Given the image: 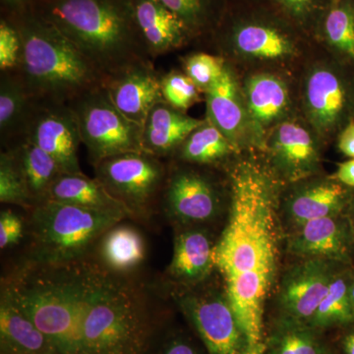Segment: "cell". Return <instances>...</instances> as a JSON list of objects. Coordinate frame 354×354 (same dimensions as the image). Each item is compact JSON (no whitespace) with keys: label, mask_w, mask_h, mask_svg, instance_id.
<instances>
[{"label":"cell","mask_w":354,"mask_h":354,"mask_svg":"<svg viewBox=\"0 0 354 354\" xmlns=\"http://www.w3.org/2000/svg\"><path fill=\"white\" fill-rule=\"evenodd\" d=\"M228 216L216 243V270L243 337L245 354H266V302L276 281L283 185L260 151L227 165Z\"/></svg>","instance_id":"cell-1"},{"label":"cell","mask_w":354,"mask_h":354,"mask_svg":"<svg viewBox=\"0 0 354 354\" xmlns=\"http://www.w3.org/2000/svg\"><path fill=\"white\" fill-rule=\"evenodd\" d=\"M239 73L271 71L297 76L317 43L268 1L228 6L209 39Z\"/></svg>","instance_id":"cell-2"},{"label":"cell","mask_w":354,"mask_h":354,"mask_svg":"<svg viewBox=\"0 0 354 354\" xmlns=\"http://www.w3.org/2000/svg\"><path fill=\"white\" fill-rule=\"evenodd\" d=\"M82 53L102 79L137 62H153L131 0H46L32 9Z\"/></svg>","instance_id":"cell-3"},{"label":"cell","mask_w":354,"mask_h":354,"mask_svg":"<svg viewBox=\"0 0 354 354\" xmlns=\"http://www.w3.org/2000/svg\"><path fill=\"white\" fill-rule=\"evenodd\" d=\"M80 271L84 354H144L148 316L141 291L91 256Z\"/></svg>","instance_id":"cell-4"},{"label":"cell","mask_w":354,"mask_h":354,"mask_svg":"<svg viewBox=\"0 0 354 354\" xmlns=\"http://www.w3.org/2000/svg\"><path fill=\"white\" fill-rule=\"evenodd\" d=\"M23 41L22 64L16 70L36 101L68 104L102 85V76L50 21L35 10L10 20Z\"/></svg>","instance_id":"cell-5"},{"label":"cell","mask_w":354,"mask_h":354,"mask_svg":"<svg viewBox=\"0 0 354 354\" xmlns=\"http://www.w3.org/2000/svg\"><path fill=\"white\" fill-rule=\"evenodd\" d=\"M81 260L64 264L23 262L2 278L59 354H84Z\"/></svg>","instance_id":"cell-6"},{"label":"cell","mask_w":354,"mask_h":354,"mask_svg":"<svg viewBox=\"0 0 354 354\" xmlns=\"http://www.w3.org/2000/svg\"><path fill=\"white\" fill-rule=\"evenodd\" d=\"M30 245L23 262L64 264L91 256L102 235L129 216L44 201L28 211Z\"/></svg>","instance_id":"cell-7"},{"label":"cell","mask_w":354,"mask_h":354,"mask_svg":"<svg viewBox=\"0 0 354 354\" xmlns=\"http://www.w3.org/2000/svg\"><path fill=\"white\" fill-rule=\"evenodd\" d=\"M298 111L326 145L354 121V68L318 44L297 77Z\"/></svg>","instance_id":"cell-8"},{"label":"cell","mask_w":354,"mask_h":354,"mask_svg":"<svg viewBox=\"0 0 354 354\" xmlns=\"http://www.w3.org/2000/svg\"><path fill=\"white\" fill-rule=\"evenodd\" d=\"M68 106L75 114L93 167L113 156L143 152V127L116 108L102 85L79 95Z\"/></svg>","instance_id":"cell-9"},{"label":"cell","mask_w":354,"mask_h":354,"mask_svg":"<svg viewBox=\"0 0 354 354\" xmlns=\"http://www.w3.org/2000/svg\"><path fill=\"white\" fill-rule=\"evenodd\" d=\"M216 171L169 160L160 199L169 220L181 227H200L221 215L228 204V183L223 185Z\"/></svg>","instance_id":"cell-10"},{"label":"cell","mask_w":354,"mask_h":354,"mask_svg":"<svg viewBox=\"0 0 354 354\" xmlns=\"http://www.w3.org/2000/svg\"><path fill=\"white\" fill-rule=\"evenodd\" d=\"M95 178L118 201L132 218H149L160 204L169 164L147 152L120 153L94 165Z\"/></svg>","instance_id":"cell-11"},{"label":"cell","mask_w":354,"mask_h":354,"mask_svg":"<svg viewBox=\"0 0 354 354\" xmlns=\"http://www.w3.org/2000/svg\"><path fill=\"white\" fill-rule=\"evenodd\" d=\"M176 286L172 298L189 318L209 354H245L243 337L225 288Z\"/></svg>","instance_id":"cell-12"},{"label":"cell","mask_w":354,"mask_h":354,"mask_svg":"<svg viewBox=\"0 0 354 354\" xmlns=\"http://www.w3.org/2000/svg\"><path fill=\"white\" fill-rule=\"evenodd\" d=\"M327 145L308 122L298 114L267 135L261 153L283 185L322 174Z\"/></svg>","instance_id":"cell-13"},{"label":"cell","mask_w":354,"mask_h":354,"mask_svg":"<svg viewBox=\"0 0 354 354\" xmlns=\"http://www.w3.org/2000/svg\"><path fill=\"white\" fill-rule=\"evenodd\" d=\"M242 95L259 151L267 135L299 114L297 77L271 71L239 73Z\"/></svg>","instance_id":"cell-14"},{"label":"cell","mask_w":354,"mask_h":354,"mask_svg":"<svg viewBox=\"0 0 354 354\" xmlns=\"http://www.w3.org/2000/svg\"><path fill=\"white\" fill-rule=\"evenodd\" d=\"M23 139L48 153L64 174H83L78 160L82 140L68 104L34 100Z\"/></svg>","instance_id":"cell-15"},{"label":"cell","mask_w":354,"mask_h":354,"mask_svg":"<svg viewBox=\"0 0 354 354\" xmlns=\"http://www.w3.org/2000/svg\"><path fill=\"white\" fill-rule=\"evenodd\" d=\"M351 188L334 176L322 174L283 185L279 198V213L290 230L317 218L342 215L351 204Z\"/></svg>","instance_id":"cell-16"},{"label":"cell","mask_w":354,"mask_h":354,"mask_svg":"<svg viewBox=\"0 0 354 354\" xmlns=\"http://www.w3.org/2000/svg\"><path fill=\"white\" fill-rule=\"evenodd\" d=\"M337 263L302 259L283 274L277 301L286 320L308 324L325 297Z\"/></svg>","instance_id":"cell-17"},{"label":"cell","mask_w":354,"mask_h":354,"mask_svg":"<svg viewBox=\"0 0 354 354\" xmlns=\"http://www.w3.org/2000/svg\"><path fill=\"white\" fill-rule=\"evenodd\" d=\"M207 120L211 121L239 150L259 151L242 95L239 72L228 62L220 78L204 93Z\"/></svg>","instance_id":"cell-18"},{"label":"cell","mask_w":354,"mask_h":354,"mask_svg":"<svg viewBox=\"0 0 354 354\" xmlns=\"http://www.w3.org/2000/svg\"><path fill=\"white\" fill-rule=\"evenodd\" d=\"M116 108L128 120L143 127L151 109L164 101L160 75L153 62H137L102 80Z\"/></svg>","instance_id":"cell-19"},{"label":"cell","mask_w":354,"mask_h":354,"mask_svg":"<svg viewBox=\"0 0 354 354\" xmlns=\"http://www.w3.org/2000/svg\"><path fill=\"white\" fill-rule=\"evenodd\" d=\"M354 230L349 218L326 216L290 230L288 251L301 259H323L346 264L353 251Z\"/></svg>","instance_id":"cell-20"},{"label":"cell","mask_w":354,"mask_h":354,"mask_svg":"<svg viewBox=\"0 0 354 354\" xmlns=\"http://www.w3.org/2000/svg\"><path fill=\"white\" fill-rule=\"evenodd\" d=\"M133 14L152 59L181 50L194 41L183 21L160 0H131Z\"/></svg>","instance_id":"cell-21"},{"label":"cell","mask_w":354,"mask_h":354,"mask_svg":"<svg viewBox=\"0 0 354 354\" xmlns=\"http://www.w3.org/2000/svg\"><path fill=\"white\" fill-rule=\"evenodd\" d=\"M206 230L183 227L174 237V255L167 278L177 286H192L208 281L216 270L215 249Z\"/></svg>","instance_id":"cell-22"},{"label":"cell","mask_w":354,"mask_h":354,"mask_svg":"<svg viewBox=\"0 0 354 354\" xmlns=\"http://www.w3.org/2000/svg\"><path fill=\"white\" fill-rule=\"evenodd\" d=\"M0 346L1 354H59L53 342L26 314L10 288L2 281Z\"/></svg>","instance_id":"cell-23"},{"label":"cell","mask_w":354,"mask_h":354,"mask_svg":"<svg viewBox=\"0 0 354 354\" xmlns=\"http://www.w3.org/2000/svg\"><path fill=\"white\" fill-rule=\"evenodd\" d=\"M205 118H195L179 111L167 102H158L143 125V150L160 158L171 160L179 146L193 130L204 123Z\"/></svg>","instance_id":"cell-24"},{"label":"cell","mask_w":354,"mask_h":354,"mask_svg":"<svg viewBox=\"0 0 354 354\" xmlns=\"http://www.w3.org/2000/svg\"><path fill=\"white\" fill-rule=\"evenodd\" d=\"M242 151L205 118L179 146L171 160L199 167L225 169Z\"/></svg>","instance_id":"cell-25"},{"label":"cell","mask_w":354,"mask_h":354,"mask_svg":"<svg viewBox=\"0 0 354 354\" xmlns=\"http://www.w3.org/2000/svg\"><path fill=\"white\" fill-rule=\"evenodd\" d=\"M34 99L17 71L0 72V140L2 149L24 137Z\"/></svg>","instance_id":"cell-26"},{"label":"cell","mask_w":354,"mask_h":354,"mask_svg":"<svg viewBox=\"0 0 354 354\" xmlns=\"http://www.w3.org/2000/svg\"><path fill=\"white\" fill-rule=\"evenodd\" d=\"M48 200L97 211L125 214L132 218L124 205L115 199L97 178H90L84 174H62L51 186Z\"/></svg>","instance_id":"cell-27"},{"label":"cell","mask_w":354,"mask_h":354,"mask_svg":"<svg viewBox=\"0 0 354 354\" xmlns=\"http://www.w3.org/2000/svg\"><path fill=\"white\" fill-rule=\"evenodd\" d=\"M97 262L109 271L124 274L137 269L145 260L146 243L137 228L113 225L95 246Z\"/></svg>","instance_id":"cell-28"},{"label":"cell","mask_w":354,"mask_h":354,"mask_svg":"<svg viewBox=\"0 0 354 354\" xmlns=\"http://www.w3.org/2000/svg\"><path fill=\"white\" fill-rule=\"evenodd\" d=\"M2 150L10 151L15 158L34 206L46 201L51 186L64 174L57 162L26 139Z\"/></svg>","instance_id":"cell-29"},{"label":"cell","mask_w":354,"mask_h":354,"mask_svg":"<svg viewBox=\"0 0 354 354\" xmlns=\"http://www.w3.org/2000/svg\"><path fill=\"white\" fill-rule=\"evenodd\" d=\"M316 43L354 68V0H334L319 29Z\"/></svg>","instance_id":"cell-30"},{"label":"cell","mask_w":354,"mask_h":354,"mask_svg":"<svg viewBox=\"0 0 354 354\" xmlns=\"http://www.w3.org/2000/svg\"><path fill=\"white\" fill-rule=\"evenodd\" d=\"M176 14L194 41L209 39L228 7L227 0H160Z\"/></svg>","instance_id":"cell-31"},{"label":"cell","mask_w":354,"mask_h":354,"mask_svg":"<svg viewBox=\"0 0 354 354\" xmlns=\"http://www.w3.org/2000/svg\"><path fill=\"white\" fill-rule=\"evenodd\" d=\"M351 274L337 269L329 290L319 304L308 325L313 328L346 325L354 320V309L351 298Z\"/></svg>","instance_id":"cell-32"},{"label":"cell","mask_w":354,"mask_h":354,"mask_svg":"<svg viewBox=\"0 0 354 354\" xmlns=\"http://www.w3.org/2000/svg\"><path fill=\"white\" fill-rule=\"evenodd\" d=\"M286 19L315 39L334 0H268Z\"/></svg>","instance_id":"cell-33"},{"label":"cell","mask_w":354,"mask_h":354,"mask_svg":"<svg viewBox=\"0 0 354 354\" xmlns=\"http://www.w3.org/2000/svg\"><path fill=\"white\" fill-rule=\"evenodd\" d=\"M0 202L27 211L34 207L17 162L9 150L0 153Z\"/></svg>","instance_id":"cell-34"},{"label":"cell","mask_w":354,"mask_h":354,"mask_svg":"<svg viewBox=\"0 0 354 354\" xmlns=\"http://www.w3.org/2000/svg\"><path fill=\"white\" fill-rule=\"evenodd\" d=\"M183 71L203 95L220 78L225 66V60L218 55L197 51L180 58Z\"/></svg>","instance_id":"cell-35"},{"label":"cell","mask_w":354,"mask_h":354,"mask_svg":"<svg viewBox=\"0 0 354 354\" xmlns=\"http://www.w3.org/2000/svg\"><path fill=\"white\" fill-rule=\"evenodd\" d=\"M160 88L165 101L185 113L204 97L189 77L176 69L160 75Z\"/></svg>","instance_id":"cell-36"},{"label":"cell","mask_w":354,"mask_h":354,"mask_svg":"<svg viewBox=\"0 0 354 354\" xmlns=\"http://www.w3.org/2000/svg\"><path fill=\"white\" fill-rule=\"evenodd\" d=\"M288 325L277 337L274 354H322L320 344L306 324L288 321Z\"/></svg>","instance_id":"cell-37"},{"label":"cell","mask_w":354,"mask_h":354,"mask_svg":"<svg viewBox=\"0 0 354 354\" xmlns=\"http://www.w3.org/2000/svg\"><path fill=\"white\" fill-rule=\"evenodd\" d=\"M23 41L10 21L0 22V72L16 71L22 64Z\"/></svg>","instance_id":"cell-38"},{"label":"cell","mask_w":354,"mask_h":354,"mask_svg":"<svg viewBox=\"0 0 354 354\" xmlns=\"http://www.w3.org/2000/svg\"><path fill=\"white\" fill-rule=\"evenodd\" d=\"M25 223L12 209L0 214V248L1 250L19 243L25 235Z\"/></svg>","instance_id":"cell-39"},{"label":"cell","mask_w":354,"mask_h":354,"mask_svg":"<svg viewBox=\"0 0 354 354\" xmlns=\"http://www.w3.org/2000/svg\"><path fill=\"white\" fill-rule=\"evenodd\" d=\"M337 141L339 152L346 157L354 158V121L342 130Z\"/></svg>","instance_id":"cell-40"},{"label":"cell","mask_w":354,"mask_h":354,"mask_svg":"<svg viewBox=\"0 0 354 354\" xmlns=\"http://www.w3.org/2000/svg\"><path fill=\"white\" fill-rule=\"evenodd\" d=\"M333 176L346 187L354 189V158L339 164Z\"/></svg>","instance_id":"cell-41"},{"label":"cell","mask_w":354,"mask_h":354,"mask_svg":"<svg viewBox=\"0 0 354 354\" xmlns=\"http://www.w3.org/2000/svg\"><path fill=\"white\" fill-rule=\"evenodd\" d=\"M162 354H198L196 349L183 339H174L167 344Z\"/></svg>","instance_id":"cell-42"},{"label":"cell","mask_w":354,"mask_h":354,"mask_svg":"<svg viewBox=\"0 0 354 354\" xmlns=\"http://www.w3.org/2000/svg\"><path fill=\"white\" fill-rule=\"evenodd\" d=\"M3 1L9 8L19 11L23 6L29 3L32 0H3Z\"/></svg>","instance_id":"cell-43"},{"label":"cell","mask_w":354,"mask_h":354,"mask_svg":"<svg viewBox=\"0 0 354 354\" xmlns=\"http://www.w3.org/2000/svg\"><path fill=\"white\" fill-rule=\"evenodd\" d=\"M344 349L346 354H354V334L346 337L344 342Z\"/></svg>","instance_id":"cell-44"},{"label":"cell","mask_w":354,"mask_h":354,"mask_svg":"<svg viewBox=\"0 0 354 354\" xmlns=\"http://www.w3.org/2000/svg\"><path fill=\"white\" fill-rule=\"evenodd\" d=\"M228 6H236V4L256 3V2L268 1V0H227Z\"/></svg>","instance_id":"cell-45"},{"label":"cell","mask_w":354,"mask_h":354,"mask_svg":"<svg viewBox=\"0 0 354 354\" xmlns=\"http://www.w3.org/2000/svg\"><path fill=\"white\" fill-rule=\"evenodd\" d=\"M349 290H351V302H353L354 309V274L351 276V288H349Z\"/></svg>","instance_id":"cell-46"},{"label":"cell","mask_w":354,"mask_h":354,"mask_svg":"<svg viewBox=\"0 0 354 354\" xmlns=\"http://www.w3.org/2000/svg\"><path fill=\"white\" fill-rule=\"evenodd\" d=\"M353 213H354V208H353ZM353 215H354V214H353ZM351 225H353V230H354V216H353V220H351Z\"/></svg>","instance_id":"cell-47"}]
</instances>
